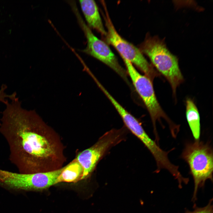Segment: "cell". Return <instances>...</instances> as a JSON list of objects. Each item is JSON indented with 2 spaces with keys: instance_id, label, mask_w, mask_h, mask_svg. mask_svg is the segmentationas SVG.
I'll use <instances>...</instances> for the list:
<instances>
[{
  "instance_id": "obj_5",
  "label": "cell",
  "mask_w": 213,
  "mask_h": 213,
  "mask_svg": "<svg viewBox=\"0 0 213 213\" xmlns=\"http://www.w3.org/2000/svg\"><path fill=\"white\" fill-rule=\"evenodd\" d=\"M104 12L102 15L107 28L106 37L108 43L113 46L122 59L134 64L151 80L157 74L144 57L140 49L126 40L118 34L110 17L106 4L103 5Z\"/></svg>"
},
{
  "instance_id": "obj_1",
  "label": "cell",
  "mask_w": 213,
  "mask_h": 213,
  "mask_svg": "<svg viewBox=\"0 0 213 213\" xmlns=\"http://www.w3.org/2000/svg\"><path fill=\"white\" fill-rule=\"evenodd\" d=\"M11 100L5 104L0 122V133L9 146L11 162L22 173L62 168L64 158L57 134L35 111L23 108L18 98Z\"/></svg>"
},
{
  "instance_id": "obj_4",
  "label": "cell",
  "mask_w": 213,
  "mask_h": 213,
  "mask_svg": "<svg viewBox=\"0 0 213 213\" xmlns=\"http://www.w3.org/2000/svg\"><path fill=\"white\" fill-rule=\"evenodd\" d=\"M122 59L135 88L149 113L156 139L159 138L156 123L161 118L164 119L168 123L170 133L175 132L178 126L171 120L161 108L156 96L151 80L146 75L139 73L129 61Z\"/></svg>"
},
{
  "instance_id": "obj_13",
  "label": "cell",
  "mask_w": 213,
  "mask_h": 213,
  "mask_svg": "<svg viewBox=\"0 0 213 213\" xmlns=\"http://www.w3.org/2000/svg\"><path fill=\"white\" fill-rule=\"evenodd\" d=\"M212 201V199H211L207 205L203 207H199L194 205L193 211H191L186 209L185 213H213Z\"/></svg>"
},
{
  "instance_id": "obj_12",
  "label": "cell",
  "mask_w": 213,
  "mask_h": 213,
  "mask_svg": "<svg viewBox=\"0 0 213 213\" xmlns=\"http://www.w3.org/2000/svg\"><path fill=\"white\" fill-rule=\"evenodd\" d=\"M81 166L75 159L64 167L57 178L56 184L60 182H75L81 180L83 174Z\"/></svg>"
},
{
  "instance_id": "obj_9",
  "label": "cell",
  "mask_w": 213,
  "mask_h": 213,
  "mask_svg": "<svg viewBox=\"0 0 213 213\" xmlns=\"http://www.w3.org/2000/svg\"><path fill=\"white\" fill-rule=\"evenodd\" d=\"M117 111L126 127L142 142L155 160L161 159L164 155V151L150 137L138 120L122 106L119 107Z\"/></svg>"
},
{
  "instance_id": "obj_7",
  "label": "cell",
  "mask_w": 213,
  "mask_h": 213,
  "mask_svg": "<svg viewBox=\"0 0 213 213\" xmlns=\"http://www.w3.org/2000/svg\"><path fill=\"white\" fill-rule=\"evenodd\" d=\"M53 182L49 172L25 174L0 169V186L18 191H39L50 187Z\"/></svg>"
},
{
  "instance_id": "obj_10",
  "label": "cell",
  "mask_w": 213,
  "mask_h": 213,
  "mask_svg": "<svg viewBox=\"0 0 213 213\" xmlns=\"http://www.w3.org/2000/svg\"><path fill=\"white\" fill-rule=\"evenodd\" d=\"M82 11L84 16L87 25L99 32L105 37L107 32L105 30L100 15L97 5L94 0H80Z\"/></svg>"
},
{
  "instance_id": "obj_3",
  "label": "cell",
  "mask_w": 213,
  "mask_h": 213,
  "mask_svg": "<svg viewBox=\"0 0 213 213\" xmlns=\"http://www.w3.org/2000/svg\"><path fill=\"white\" fill-rule=\"evenodd\" d=\"M188 164L190 173L194 181V189L192 201L197 199L198 188H203L206 181H213V149L208 143L200 141L187 142L181 154Z\"/></svg>"
},
{
  "instance_id": "obj_6",
  "label": "cell",
  "mask_w": 213,
  "mask_h": 213,
  "mask_svg": "<svg viewBox=\"0 0 213 213\" xmlns=\"http://www.w3.org/2000/svg\"><path fill=\"white\" fill-rule=\"evenodd\" d=\"M125 128L112 129L105 133L92 146L79 153L75 159L81 166V180L89 176L99 162L113 147L125 139Z\"/></svg>"
},
{
  "instance_id": "obj_2",
  "label": "cell",
  "mask_w": 213,
  "mask_h": 213,
  "mask_svg": "<svg viewBox=\"0 0 213 213\" xmlns=\"http://www.w3.org/2000/svg\"><path fill=\"white\" fill-rule=\"evenodd\" d=\"M139 49L167 80L175 94L177 88L183 80L177 57L170 52L163 40L156 36L147 35Z\"/></svg>"
},
{
  "instance_id": "obj_14",
  "label": "cell",
  "mask_w": 213,
  "mask_h": 213,
  "mask_svg": "<svg viewBox=\"0 0 213 213\" xmlns=\"http://www.w3.org/2000/svg\"><path fill=\"white\" fill-rule=\"evenodd\" d=\"M6 88L5 85L2 86L0 90V101L5 104L7 100L6 99L7 98L10 99L12 97V95L7 94L4 92Z\"/></svg>"
},
{
  "instance_id": "obj_8",
  "label": "cell",
  "mask_w": 213,
  "mask_h": 213,
  "mask_svg": "<svg viewBox=\"0 0 213 213\" xmlns=\"http://www.w3.org/2000/svg\"><path fill=\"white\" fill-rule=\"evenodd\" d=\"M74 12L87 39V46L83 51L107 65L128 82L126 72L120 65L110 47L94 34L83 19L78 9Z\"/></svg>"
},
{
  "instance_id": "obj_11",
  "label": "cell",
  "mask_w": 213,
  "mask_h": 213,
  "mask_svg": "<svg viewBox=\"0 0 213 213\" xmlns=\"http://www.w3.org/2000/svg\"><path fill=\"white\" fill-rule=\"evenodd\" d=\"M186 116L195 141L199 140L201 133L199 114L195 104L190 99H187L186 101Z\"/></svg>"
}]
</instances>
